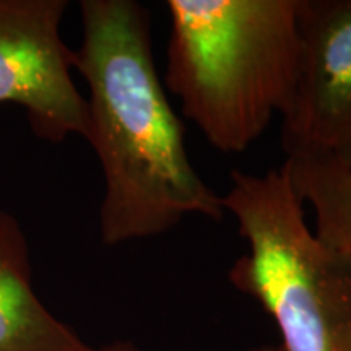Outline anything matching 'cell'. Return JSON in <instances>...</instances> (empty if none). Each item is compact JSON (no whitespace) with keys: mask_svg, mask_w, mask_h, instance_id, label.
<instances>
[{"mask_svg":"<svg viewBox=\"0 0 351 351\" xmlns=\"http://www.w3.org/2000/svg\"><path fill=\"white\" fill-rule=\"evenodd\" d=\"M65 0H0V104L28 111L47 142L88 137V104L72 78L73 51L60 38Z\"/></svg>","mask_w":351,"mask_h":351,"instance_id":"277c9868","label":"cell"},{"mask_svg":"<svg viewBox=\"0 0 351 351\" xmlns=\"http://www.w3.org/2000/svg\"><path fill=\"white\" fill-rule=\"evenodd\" d=\"M300 0H168L165 86L215 150L252 147L295 95Z\"/></svg>","mask_w":351,"mask_h":351,"instance_id":"7a4b0ae2","label":"cell"},{"mask_svg":"<svg viewBox=\"0 0 351 351\" xmlns=\"http://www.w3.org/2000/svg\"><path fill=\"white\" fill-rule=\"evenodd\" d=\"M80 12L73 69L90 90L86 140L103 169L101 241L156 238L187 217L223 219L221 195L192 165L156 70L148 8L135 0H82Z\"/></svg>","mask_w":351,"mask_h":351,"instance_id":"6da1fadb","label":"cell"},{"mask_svg":"<svg viewBox=\"0 0 351 351\" xmlns=\"http://www.w3.org/2000/svg\"><path fill=\"white\" fill-rule=\"evenodd\" d=\"M293 194L315 213V236L351 254V168L332 156H288L280 168Z\"/></svg>","mask_w":351,"mask_h":351,"instance_id":"52a82bcc","label":"cell"},{"mask_svg":"<svg viewBox=\"0 0 351 351\" xmlns=\"http://www.w3.org/2000/svg\"><path fill=\"white\" fill-rule=\"evenodd\" d=\"M39 301L28 243L15 218L0 210V351H91Z\"/></svg>","mask_w":351,"mask_h":351,"instance_id":"8992f818","label":"cell"},{"mask_svg":"<svg viewBox=\"0 0 351 351\" xmlns=\"http://www.w3.org/2000/svg\"><path fill=\"white\" fill-rule=\"evenodd\" d=\"M245 351H278V346L276 345H258V346H252V348H247Z\"/></svg>","mask_w":351,"mask_h":351,"instance_id":"9c48e42d","label":"cell"},{"mask_svg":"<svg viewBox=\"0 0 351 351\" xmlns=\"http://www.w3.org/2000/svg\"><path fill=\"white\" fill-rule=\"evenodd\" d=\"M301 56L282 117L285 156H332L351 168V0H300Z\"/></svg>","mask_w":351,"mask_h":351,"instance_id":"5b68a950","label":"cell"},{"mask_svg":"<svg viewBox=\"0 0 351 351\" xmlns=\"http://www.w3.org/2000/svg\"><path fill=\"white\" fill-rule=\"evenodd\" d=\"M230 181L221 204L247 251L228 278L274 319L278 351H351V254L315 236L280 169Z\"/></svg>","mask_w":351,"mask_h":351,"instance_id":"3957f363","label":"cell"},{"mask_svg":"<svg viewBox=\"0 0 351 351\" xmlns=\"http://www.w3.org/2000/svg\"><path fill=\"white\" fill-rule=\"evenodd\" d=\"M91 351H142V350L129 340H117L103 346H95Z\"/></svg>","mask_w":351,"mask_h":351,"instance_id":"ba28073f","label":"cell"}]
</instances>
